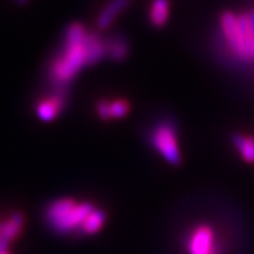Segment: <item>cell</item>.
Returning <instances> with one entry per match:
<instances>
[{
	"label": "cell",
	"instance_id": "cell-1",
	"mask_svg": "<svg viewBox=\"0 0 254 254\" xmlns=\"http://www.w3.org/2000/svg\"><path fill=\"white\" fill-rule=\"evenodd\" d=\"M88 31L79 22L67 26L64 37L63 50L51 63V79L57 87L70 83L84 66L88 65L86 38Z\"/></svg>",
	"mask_w": 254,
	"mask_h": 254
},
{
	"label": "cell",
	"instance_id": "cell-2",
	"mask_svg": "<svg viewBox=\"0 0 254 254\" xmlns=\"http://www.w3.org/2000/svg\"><path fill=\"white\" fill-rule=\"evenodd\" d=\"M94 209L91 202H77L71 198H60L48 205L44 219L52 230L66 234L79 230L84 219Z\"/></svg>",
	"mask_w": 254,
	"mask_h": 254
},
{
	"label": "cell",
	"instance_id": "cell-3",
	"mask_svg": "<svg viewBox=\"0 0 254 254\" xmlns=\"http://www.w3.org/2000/svg\"><path fill=\"white\" fill-rule=\"evenodd\" d=\"M151 143L154 149L170 165H179L182 162V153L175 127L169 122L156 125L151 132Z\"/></svg>",
	"mask_w": 254,
	"mask_h": 254
},
{
	"label": "cell",
	"instance_id": "cell-4",
	"mask_svg": "<svg viewBox=\"0 0 254 254\" xmlns=\"http://www.w3.org/2000/svg\"><path fill=\"white\" fill-rule=\"evenodd\" d=\"M188 254H219L221 248L214 228L209 224H198L188 234Z\"/></svg>",
	"mask_w": 254,
	"mask_h": 254
},
{
	"label": "cell",
	"instance_id": "cell-5",
	"mask_svg": "<svg viewBox=\"0 0 254 254\" xmlns=\"http://www.w3.org/2000/svg\"><path fill=\"white\" fill-rule=\"evenodd\" d=\"M64 105H65V96L63 94H56L40 100L37 104L35 112L40 121L51 122L59 117Z\"/></svg>",
	"mask_w": 254,
	"mask_h": 254
},
{
	"label": "cell",
	"instance_id": "cell-6",
	"mask_svg": "<svg viewBox=\"0 0 254 254\" xmlns=\"http://www.w3.org/2000/svg\"><path fill=\"white\" fill-rule=\"evenodd\" d=\"M131 0H111L109 3L100 10V13L96 18V26L99 30H105L113 24V21L118 17L121 12H124Z\"/></svg>",
	"mask_w": 254,
	"mask_h": 254
},
{
	"label": "cell",
	"instance_id": "cell-7",
	"mask_svg": "<svg viewBox=\"0 0 254 254\" xmlns=\"http://www.w3.org/2000/svg\"><path fill=\"white\" fill-rule=\"evenodd\" d=\"M219 24H221L222 35L230 51L235 55L238 48V16L232 12H223Z\"/></svg>",
	"mask_w": 254,
	"mask_h": 254
},
{
	"label": "cell",
	"instance_id": "cell-8",
	"mask_svg": "<svg viewBox=\"0 0 254 254\" xmlns=\"http://www.w3.org/2000/svg\"><path fill=\"white\" fill-rule=\"evenodd\" d=\"M105 54L111 60L116 63L126 60L130 54V46L124 35H113V37L105 39Z\"/></svg>",
	"mask_w": 254,
	"mask_h": 254
},
{
	"label": "cell",
	"instance_id": "cell-9",
	"mask_svg": "<svg viewBox=\"0 0 254 254\" xmlns=\"http://www.w3.org/2000/svg\"><path fill=\"white\" fill-rule=\"evenodd\" d=\"M86 46H87L88 52V65H95L104 57L105 54V39L94 31H88L87 38H86Z\"/></svg>",
	"mask_w": 254,
	"mask_h": 254
},
{
	"label": "cell",
	"instance_id": "cell-10",
	"mask_svg": "<svg viewBox=\"0 0 254 254\" xmlns=\"http://www.w3.org/2000/svg\"><path fill=\"white\" fill-rule=\"evenodd\" d=\"M170 14L169 0H152L149 8V22L154 27H164Z\"/></svg>",
	"mask_w": 254,
	"mask_h": 254
},
{
	"label": "cell",
	"instance_id": "cell-11",
	"mask_svg": "<svg viewBox=\"0 0 254 254\" xmlns=\"http://www.w3.org/2000/svg\"><path fill=\"white\" fill-rule=\"evenodd\" d=\"M24 223L25 218L24 215H22V213H20V211L13 213L5 223L1 224V234H0V238L12 243V241L21 234V230L24 227Z\"/></svg>",
	"mask_w": 254,
	"mask_h": 254
},
{
	"label": "cell",
	"instance_id": "cell-12",
	"mask_svg": "<svg viewBox=\"0 0 254 254\" xmlns=\"http://www.w3.org/2000/svg\"><path fill=\"white\" fill-rule=\"evenodd\" d=\"M232 143L245 162L254 164V136L236 134L232 137Z\"/></svg>",
	"mask_w": 254,
	"mask_h": 254
},
{
	"label": "cell",
	"instance_id": "cell-13",
	"mask_svg": "<svg viewBox=\"0 0 254 254\" xmlns=\"http://www.w3.org/2000/svg\"><path fill=\"white\" fill-rule=\"evenodd\" d=\"M105 213L101 209H94L91 211L87 218L84 219L79 231H82L86 235H94L101 230V227L105 223Z\"/></svg>",
	"mask_w": 254,
	"mask_h": 254
},
{
	"label": "cell",
	"instance_id": "cell-14",
	"mask_svg": "<svg viewBox=\"0 0 254 254\" xmlns=\"http://www.w3.org/2000/svg\"><path fill=\"white\" fill-rule=\"evenodd\" d=\"M131 107L130 103L124 99H117V100L109 101V114H111V120H121V118L126 117Z\"/></svg>",
	"mask_w": 254,
	"mask_h": 254
},
{
	"label": "cell",
	"instance_id": "cell-15",
	"mask_svg": "<svg viewBox=\"0 0 254 254\" xmlns=\"http://www.w3.org/2000/svg\"><path fill=\"white\" fill-rule=\"evenodd\" d=\"M96 113L97 116L104 121L111 120V114H109V100H100L96 104Z\"/></svg>",
	"mask_w": 254,
	"mask_h": 254
},
{
	"label": "cell",
	"instance_id": "cell-16",
	"mask_svg": "<svg viewBox=\"0 0 254 254\" xmlns=\"http://www.w3.org/2000/svg\"><path fill=\"white\" fill-rule=\"evenodd\" d=\"M29 1H30V0H14V3H16L17 5H20V7H24V5H26Z\"/></svg>",
	"mask_w": 254,
	"mask_h": 254
},
{
	"label": "cell",
	"instance_id": "cell-17",
	"mask_svg": "<svg viewBox=\"0 0 254 254\" xmlns=\"http://www.w3.org/2000/svg\"><path fill=\"white\" fill-rule=\"evenodd\" d=\"M0 234H1V223H0Z\"/></svg>",
	"mask_w": 254,
	"mask_h": 254
},
{
	"label": "cell",
	"instance_id": "cell-18",
	"mask_svg": "<svg viewBox=\"0 0 254 254\" xmlns=\"http://www.w3.org/2000/svg\"><path fill=\"white\" fill-rule=\"evenodd\" d=\"M3 254H10V253H8V252H7V253H3Z\"/></svg>",
	"mask_w": 254,
	"mask_h": 254
}]
</instances>
